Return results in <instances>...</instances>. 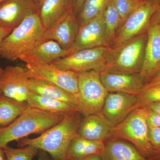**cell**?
Here are the masks:
<instances>
[{"label": "cell", "mask_w": 160, "mask_h": 160, "mask_svg": "<svg viewBox=\"0 0 160 160\" xmlns=\"http://www.w3.org/2000/svg\"><path fill=\"white\" fill-rule=\"evenodd\" d=\"M81 121L79 112L67 115L61 122L38 137L20 140L18 146H33L49 153L52 160H66L67 149L71 141L78 135Z\"/></svg>", "instance_id": "6da1fadb"}, {"label": "cell", "mask_w": 160, "mask_h": 160, "mask_svg": "<svg viewBox=\"0 0 160 160\" xmlns=\"http://www.w3.org/2000/svg\"><path fill=\"white\" fill-rule=\"evenodd\" d=\"M45 31L38 12L29 15L5 38L1 57L13 62L32 54L35 48L43 42Z\"/></svg>", "instance_id": "7a4b0ae2"}, {"label": "cell", "mask_w": 160, "mask_h": 160, "mask_svg": "<svg viewBox=\"0 0 160 160\" xmlns=\"http://www.w3.org/2000/svg\"><path fill=\"white\" fill-rule=\"evenodd\" d=\"M65 116L29 107L8 126L0 127V147L4 148L11 142H18L30 134H42Z\"/></svg>", "instance_id": "3957f363"}, {"label": "cell", "mask_w": 160, "mask_h": 160, "mask_svg": "<svg viewBox=\"0 0 160 160\" xmlns=\"http://www.w3.org/2000/svg\"><path fill=\"white\" fill-rule=\"evenodd\" d=\"M148 112L149 109L146 106L135 109L116 125L112 137L129 141L146 159L154 160L157 154L149 140Z\"/></svg>", "instance_id": "277c9868"}, {"label": "cell", "mask_w": 160, "mask_h": 160, "mask_svg": "<svg viewBox=\"0 0 160 160\" xmlns=\"http://www.w3.org/2000/svg\"><path fill=\"white\" fill-rule=\"evenodd\" d=\"M147 39V31L112 48L106 71L140 73L142 67Z\"/></svg>", "instance_id": "5b68a950"}, {"label": "cell", "mask_w": 160, "mask_h": 160, "mask_svg": "<svg viewBox=\"0 0 160 160\" xmlns=\"http://www.w3.org/2000/svg\"><path fill=\"white\" fill-rule=\"evenodd\" d=\"M78 74V111L84 117L102 112L108 92L101 81L100 72L90 71Z\"/></svg>", "instance_id": "8992f818"}, {"label": "cell", "mask_w": 160, "mask_h": 160, "mask_svg": "<svg viewBox=\"0 0 160 160\" xmlns=\"http://www.w3.org/2000/svg\"><path fill=\"white\" fill-rule=\"evenodd\" d=\"M112 50V47L106 46L83 49L51 64L76 73L90 71L101 73L108 67Z\"/></svg>", "instance_id": "52a82bcc"}, {"label": "cell", "mask_w": 160, "mask_h": 160, "mask_svg": "<svg viewBox=\"0 0 160 160\" xmlns=\"http://www.w3.org/2000/svg\"><path fill=\"white\" fill-rule=\"evenodd\" d=\"M20 60L26 63L30 78L50 82L77 97L79 92L78 73L63 70L52 64L44 62L32 54L23 57Z\"/></svg>", "instance_id": "ba28073f"}, {"label": "cell", "mask_w": 160, "mask_h": 160, "mask_svg": "<svg viewBox=\"0 0 160 160\" xmlns=\"http://www.w3.org/2000/svg\"><path fill=\"white\" fill-rule=\"evenodd\" d=\"M160 0H144L117 31L112 48L124 44L147 31Z\"/></svg>", "instance_id": "9c48e42d"}, {"label": "cell", "mask_w": 160, "mask_h": 160, "mask_svg": "<svg viewBox=\"0 0 160 160\" xmlns=\"http://www.w3.org/2000/svg\"><path fill=\"white\" fill-rule=\"evenodd\" d=\"M102 46L110 47L107 41L103 12L80 26L74 43L68 51V56L82 49Z\"/></svg>", "instance_id": "30bf717a"}, {"label": "cell", "mask_w": 160, "mask_h": 160, "mask_svg": "<svg viewBox=\"0 0 160 160\" xmlns=\"http://www.w3.org/2000/svg\"><path fill=\"white\" fill-rule=\"evenodd\" d=\"M29 78L26 67L6 66L0 82L2 93L20 102H26L31 92L28 85Z\"/></svg>", "instance_id": "8fae6325"}, {"label": "cell", "mask_w": 160, "mask_h": 160, "mask_svg": "<svg viewBox=\"0 0 160 160\" xmlns=\"http://www.w3.org/2000/svg\"><path fill=\"white\" fill-rule=\"evenodd\" d=\"M79 27L77 16L73 9H71L58 21L45 30L43 42L48 40H53L68 52L74 43Z\"/></svg>", "instance_id": "7c38bea8"}, {"label": "cell", "mask_w": 160, "mask_h": 160, "mask_svg": "<svg viewBox=\"0 0 160 160\" xmlns=\"http://www.w3.org/2000/svg\"><path fill=\"white\" fill-rule=\"evenodd\" d=\"M147 34L145 57L140 72L146 84L160 69V23L155 15Z\"/></svg>", "instance_id": "4fadbf2b"}, {"label": "cell", "mask_w": 160, "mask_h": 160, "mask_svg": "<svg viewBox=\"0 0 160 160\" xmlns=\"http://www.w3.org/2000/svg\"><path fill=\"white\" fill-rule=\"evenodd\" d=\"M103 86L109 92H122L137 96L145 86L140 73L105 71L100 73Z\"/></svg>", "instance_id": "5bb4252c"}, {"label": "cell", "mask_w": 160, "mask_h": 160, "mask_svg": "<svg viewBox=\"0 0 160 160\" xmlns=\"http://www.w3.org/2000/svg\"><path fill=\"white\" fill-rule=\"evenodd\" d=\"M38 11L33 0H6L0 3V26L12 30L29 15Z\"/></svg>", "instance_id": "9a60e30c"}, {"label": "cell", "mask_w": 160, "mask_h": 160, "mask_svg": "<svg viewBox=\"0 0 160 160\" xmlns=\"http://www.w3.org/2000/svg\"><path fill=\"white\" fill-rule=\"evenodd\" d=\"M137 101L136 95L122 92H109L106 96L102 113L117 125L131 113Z\"/></svg>", "instance_id": "2e32d148"}, {"label": "cell", "mask_w": 160, "mask_h": 160, "mask_svg": "<svg viewBox=\"0 0 160 160\" xmlns=\"http://www.w3.org/2000/svg\"><path fill=\"white\" fill-rule=\"evenodd\" d=\"M115 126L102 112L89 115L85 116L81 121L78 135L86 139L104 142L112 137Z\"/></svg>", "instance_id": "e0dca14e"}, {"label": "cell", "mask_w": 160, "mask_h": 160, "mask_svg": "<svg viewBox=\"0 0 160 160\" xmlns=\"http://www.w3.org/2000/svg\"><path fill=\"white\" fill-rule=\"evenodd\" d=\"M28 85L30 91L35 94L63 101L76 106L77 105V99L74 95L53 83L45 80L29 78Z\"/></svg>", "instance_id": "ac0fdd59"}, {"label": "cell", "mask_w": 160, "mask_h": 160, "mask_svg": "<svg viewBox=\"0 0 160 160\" xmlns=\"http://www.w3.org/2000/svg\"><path fill=\"white\" fill-rule=\"evenodd\" d=\"M72 9L71 0H44L38 15L44 29H48Z\"/></svg>", "instance_id": "d6986e66"}, {"label": "cell", "mask_w": 160, "mask_h": 160, "mask_svg": "<svg viewBox=\"0 0 160 160\" xmlns=\"http://www.w3.org/2000/svg\"><path fill=\"white\" fill-rule=\"evenodd\" d=\"M105 149L104 142L91 141L77 135L69 144L66 160H80L92 155L102 156Z\"/></svg>", "instance_id": "ffe728a7"}, {"label": "cell", "mask_w": 160, "mask_h": 160, "mask_svg": "<svg viewBox=\"0 0 160 160\" xmlns=\"http://www.w3.org/2000/svg\"><path fill=\"white\" fill-rule=\"evenodd\" d=\"M27 103L29 107L52 113L67 115L78 112L76 106L69 103L49 98L30 92Z\"/></svg>", "instance_id": "44dd1931"}, {"label": "cell", "mask_w": 160, "mask_h": 160, "mask_svg": "<svg viewBox=\"0 0 160 160\" xmlns=\"http://www.w3.org/2000/svg\"><path fill=\"white\" fill-rule=\"evenodd\" d=\"M26 102H20L2 94L0 95V127L12 123L29 108Z\"/></svg>", "instance_id": "7402d4cb"}, {"label": "cell", "mask_w": 160, "mask_h": 160, "mask_svg": "<svg viewBox=\"0 0 160 160\" xmlns=\"http://www.w3.org/2000/svg\"><path fill=\"white\" fill-rule=\"evenodd\" d=\"M103 155L109 160H147L137 149L120 140H112L105 145Z\"/></svg>", "instance_id": "603a6c76"}, {"label": "cell", "mask_w": 160, "mask_h": 160, "mask_svg": "<svg viewBox=\"0 0 160 160\" xmlns=\"http://www.w3.org/2000/svg\"><path fill=\"white\" fill-rule=\"evenodd\" d=\"M31 54L42 62L51 64L57 60L68 56V52L63 49L57 42L48 40L40 43Z\"/></svg>", "instance_id": "cb8c5ba5"}, {"label": "cell", "mask_w": 160, "mask_h": 160, "mask_svg": "<svg viewBox=\"0 0 160 160\" xmlns=\"http://www.w3.org/2000/svg\"><path fill=\"white\" fill-rule=\"evenodd\" d=\"M103 16L107 41L111 47L118 29L121 26L119 15L112 0H108L103 11Z\"/></svg>", "instance_id": "d4e9b609"}, {"label": "cell", "mask_w": 160, "mask_h": 160, "mask_svg": "<svg viewBox=\"0 0 160 160\" xmlns=\"http://www.w3.org/2000/svg\"><path fill=\"white\" fill-rule=\"evenodd\" d=\"M107 2L108 0H86L77 16L80 26L103 12Z\"/></svg>", "instance_id": "484cf974"}, {"label": "cell", "mask_w": 160, "mask_h": 160, "mask_svg": "<svg viewBox=\"0 0 160 160\" xmlns=\"http://www.w3.org/2000/svg\"><path fill=\"white\" fill-rule=\"evenodd\" d=\"M6 160H32L39 149L33 146L13 148L8 146L3 148Z\"/></svg>", "instance_id": "4316f807"}, {"label": "cell", "mask_w": 160, "mask_h": 160, "mask_svg": "<svg viewBox=\"0 0 160 160\" xmlns=\"http://www.w3.org/2000/svg\"><path fill=\"white\" fill-rule=\"evenodd\" d=\"M137 96V102L132 112L137 108L160 102V84L143 88Z\"/></svg>", "instance_id": "83f0119b"}, {"label": "cell", "mask_w": 160, "mask_h": 160, "mask_svg": "<svg viewBox=\"0 0 160 160\" xmlns=\"http://www.w3.org/2000/svg\"><path fill=\"white\" fill-rule=\"evenodd\" d=\"M143 1L144 0H112L119 15L121 26L129 16L142 3Z\"/></svg>", "instance_id": "f1b7e54d"}, {"label": "cell", "mask_w": 160, "mask_h": 160, "mask_svg": "<svg viewBox=\"0 0 160 160\" xmlns=\"http://www.w3.org/2000/svg\"><path fill=\"white\" fill-rule=\"evenodd\" d=\"M149 137L152 146L156 152V157L160 152V127L149 128Z\"/></svg>", "instance_id": "f546056e"}, {"label": "cell", "mask_w": 160, "mask_h": 160, "mask_svg": "<svg viewBox=\"0 0 160 160\" xmlns=\"http://www.w3.org/2000/svg\"><path fill=\"white\" fill-rule=\"evenodd\" d=\"M147 123L149 128L153 127L160 128V114L150 111L149 109L147 118Z\"/></svg>", "instance_id": "4dcf8cb0"}, {"label": "cell", "mask_w": 160, "mask_h": 160, "mask_svg": "<svg viewBox=\"0 0 160 160\" xmlns=\"http://www.w3.org/2000/svg\"><path fill=\"white\" fill-rule=\"evenodd\" d=\"M160 84V69L152 77V78L145 84L143 88H147L150 86H155V85Z\"/></svg>", "instance_id": "1f68e13d"}, {"label": "cell", "mask_w": 160, "mask_h": 160, "mask_svg": "<svg viewBox=\"0 0 160 160\" xmlns=\"http://www.w3.org/2000/svg\"><path fill=\"white\" fill-rule=\"evenodd\" d=\"M71 1L73 11L78 16L86 0H71Z\"/></svg>", "instance_id": "d6a6232c"}, {"label": "cell", "mask_w": 160, "mask_h": 160, "mask_svg": "<svg viewBox=\"0 0 160 160\" xmlns=\"http://www.w3.org/2000/svg\"><path fill=\"white\" fill-rule=\"evenodd\" d=\"M12 30L0 26V56L1 54L2 44L5 38L10 34Z\"/></svg>", "instance_id": "836d02e7"}, {"label": "cell", "mask_w": 160, "mask_h": 160, "mask_svg": "<svg viewBox=\"0 0 160 160\" xmlns=\"http://www.w3.org/2000/svg\"><path fill=\"white\" fill-rule=\"evenodd\" d=\"M145 106L147 107L150 111L160 114V102L152 103Z\"/></svg>", "instance_id": "e575fe53"}, {"label": "cell", "mask_w": 160, "mask_h": 160, "mask_svg": "<svg viewBox=\"0 0 160 160\" xmlns=\"http://www.w3.org/2000/svg\"><path fill=\"white\" fill-rule=\"evenodd\" d=\"M80 160H102L101 156L98 155H92L87 157L84 158Z\"/></svg>", "instance_id": "d590c367"}, {"label": "cell", "mask_w": 160, "mask_h": 160, "mask_svg": "<svg viewBox=\"0 0 160 160\" xmlns=\"http://www.w3.org/2000/svg\"><path fill=\"white\" fill-rule=\"evenodd\" d=\"M38 160H49V159L46 157V154L42 152H40V154L39 155Z\"/></svg>", "instance_id": "8d00e7d4"}, {"label": "cell", "mask_w": 160, "mask_h": 160, "mask_svg": "<svg viewBox=\"0 0 160 160\" xmlns=\"http://www.w3.org/2000/svg\"><path fill=\"white\" fill-rule=\"evenodd\" d=\"M155 16V17L156 18L158 22L160 23V2L159 4L158 7L157 11L156 12Z\"/></svg>", "instance_id": "74e56055"}, {"label": "cell", "mask_w": 160, "mask_h": 160, "mask_svg": "<svg viewBox=\"0 0 160 160\" xmlns=\"http://www.w3.org/2000/svg\"><path fill=\"white\" fill-rule=\"evenodd\" d=\"M0 160H6L5 152L2 147H0Z\"/></svg>", "instance_id": "f35d334b"}, {"label": "cell", "mask_w": 160, "mask_h": 160, "mask_svg": "<svg viewBox=\"0 0 160 160\" xmlns=\"http://www.w3.org/2000/svg\"><path fill=\"white\" fill-rule=\"evenodd\" d=\"M37 4L38 6L39 7L40 5H41V3L43 2L44 0H33Z\"/></svg>", "instance_id": "ab89813d"}, {"label": "cell", "mask_w": 160, "mask_h": 160, "mask_svg": "<svg viewBox=\"0 0 160 160\" xmlns=\"http://www.w3.org/2000/svg\"><path fill=\"white\" fill-rule=\"evenodd\" d=\"M3 70V68H1V67H0V82H1V76H2V73ZM2 94V91H1V88H0V95Z\"/></svg>", "instance_id": "60d3db41"}, {"label": "cell", "mask_w": 160, "mask_h": 160, "mask_svg": "<svg viewBox=\"0 0 160 160\" xmlns=\"http://www.w3.org/2000/svg\"><path fill=\"white\" fill-rule=\"evenodd\" d=\"M160 159V152L159 153H158V155L156 157L155 159V160L156 159Z\"/></svg>", "instance_id": "b9f144b4"}, {"label": "cell", "mask_w": 160, "mask_h": 160, "mask_svg": "<svg viewBox=\"0 0 160 160\" xmlns=\"http://www.w3.org/2000/svg\"><path fill=\"white\" fill-rule=\"evenodd\" d=\"M6 1V0H0V3L4 1Z\"/></svg>", "instance_id": "7bdbcfd3"}]
</instances>
